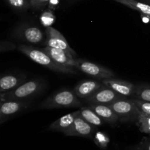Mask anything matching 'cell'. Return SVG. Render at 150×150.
<instances>
[{
  "instance_id": "obj_1",
  "label": "cell",
  "mask_w": 150,
  "mask_h": 150,
  "mask_svg": "<svg viewBox=\"0 0 150 150\" xmlns=\"http://www.w3.org/2000/svg\"><path fill=\"white\" fill-rule=\"evenodd\" d=\"M16 49L19 51L26 54L34 62L45 66L54 71L64 74H76L77 72L75 68L68 67L57 63L45 51L35 46L26 44H18L16 46Z\"/></svg>"
},
{
  "instance_id": "obj_2",
  "label": "cell",
  "mask_w": 150,
  "mask_h": 150,
  "mask_svg": "<svg viewBox=\"0 0 150 150\" xmlns=\"http://www.w3.org/2000/svg\"><path fill=\"white\" fill-rule=\"evenodd\" d=\"M46 83L42 79H32L26 81L23 84L5 93H1V101L18 100V101H29V99H32L39 95L46 88Z\"/></svg>"
},
{
  "instance_id": "obj_3",
  "label": "cell",
  "mask_w": 150,
  "mask_h": 150,
  "mask_svg": "<svg viewBox=\"0 0 150 150\" xmlns=\"http://www.w3.org/2000/svg\"><path fill=\"white\" fill-rule=\"evenodd\" d=\"M81 105L80 99L73 90L62 89L51 94L40 104L39 108L50 110L64 107H77Z\"/></svg>"
},
{
  "instance_id": "obj_4",
  "label": "cell",
  "mask_w": 150,
  "mask_h": 150,
  "mask_svg": "<svg viewBox=\"0 0 150 150\" xmlns=\"http://www.w3.org/2000/svg\"><path fill=\"white\" fill-rule=\"evenodd\" d=\"M119 117L122 122L137 121L139 117V109L135 104L133 99L124 97L108 104Z\"/></svg>"
},
{
  "instance_id": "obj_5",
  "label": "cell",
  "mask_w": 150,
  "mask_h": 150,
  "mask_svg": "<svg viewBox=\"0 0 150 150\" xmlns=\"http://www.w3.org/2000/svg\"><path fill=\"white\" fill-rule=\"evenodd\" d=\"M13 38L31 44H40L44 40L42 31L37 26L29 24L18 25L12 33Z\"/></svg>"
},
{
  "instance_id": "obj_6",
  "label": "cell",
  "mask_w": 150,
  "mask_h": 150,
  "mask_svg": "<svg viewBox=\"0 0 150 150\" xmlns=\"http://www.w3.org/2000/svg\"><path fill=\"white\" fill-rule=\"evenodd\" d=\"M45 34H46L47 38L45 41L46 46L63 50L69 53L73 57H76L77 56L76 52L70 47L66 38L62 35L59 31L52 26H49L45 29Z\"/></svg>"
},
{
  "instance_id": "obj_7",
  "label": "cell",
  "mask_w": 150,
  "mask_h": 150,
  "mask_svg": "<svg viewBox=\"0 0 150 150\" xmlns=\"http://www.w3.org/2000/svg\"><path fill=\"white\" fill-rule=\"evenodd\" d=\"M76 69L89 76H94L98 79H108V78H113L115 76L114 72L107 68L103 67L97 63L86 61L81 59H78Z\"/></svg>"
},
{
  "instance_id": "obj_8",
  "label": "cell",
  "mask_w": 150,
  "mask_h": 150,
  "mask_svg": "<svg viewBox=\"0 0 150 150\" xmlns=\"http://www.w3.org/2000/svg\"><path fill=\"white\" fill-rule=\"evenodd\" d=\"M29 106V101H18V100H12V101H1L0 107V124H3L16 116L21 112L26 110Z\"/></svg>"
},
{
  "instance_id": "obj_9",
  "label": "cell",
  "mask_w": 150,
  "mask_h": 150,
  "mask_svg": "<svg viewBox=\"0 0 150 150\" xmlns=\"http://www.w3.org/2000/svg\"><path fill=\"white\" fill-rule=\"evenodd\" d=\"M124 96L118 94L114 90L104 85L99 90L96 91L93 95L86 99V101L88 104H98L108 105L114 102L117 100L124 98Z\"/></svg>"
},
{
  "instance_id": "obj_10",
  "label": "cell",
  "mask_w": 150,
  "mask_h": 150,
  "mask_svg": "<svg viewBox=\"0 0 150 150\" xmlns=\"http://www.w3.org/2000/svg\"><path fill=\"white\" fill-rule=\"evenodd\" d=\"M95 127V126L86 121L79 113L75 119L72 127L64 134L67 136H81L90 138L93 135Z\"/></svg>"
},
{
  "instance_id": "obj_11",
  "label": "cell",
  "mask_w": 150,
  "mask_h": 150,
  "mask_svg": "<svg viewBox=\"0 0 150 150\" xmlns=\"http://www.w3.org/2000/svg\"><path fill=\"white\" fill-rule=\"evenodd\" d=\"M102 82L107 87L124 96H133L135 94L136 85H134L128 81L115 78H108L103 79Z\"/></svg>"
},
{
  "instance_id": "obj_12",
  "label": "cell",
  "mask_w": 150,
  "mask_h": 150,
  "mask_svg": "<svg viewBox=\"0 0 150 150\" xmlns=\"http://www.w3.org/2000/svg\"><path fill=\"white\" fill-rule=\"evenodd\" d=\"M42 50L48 54L57 63H60L63 66H68V67L76 68L77 66L78 58L73 57L69 53L63 50L49 46L44 47L42 49Z\"/></svg>"
},
{
  "instance_id": "obj_13",
  "label": "cell",
  "mask_w": 150,
  "mask_h": 150,
  "mask_svg": "<svg viewBox=\"0 0 150 150\" xmlns=\"http://www.w3.org/2000/svg\"><path fill=\"white\" fill-rule=\"evenodd\" d=\"M103 85L104 84L99 81L83 80L79 82L73 88V91L79 99H83L86 100Z\"/></svg>"
},
{
  "instance_id": "obj_14",
  "label": "cell",
  "mask_w": 150,
  "mask_h": 150,
  "mask_svg": "<svg viewBox=\"0 0 150 150\" xmlns=\"http://www.w3.org/2000/svg\"><path fill=\"white\" fill-rule=\"evenodd\" d=\"M79 113H80V110H79L62 116L61 118L51 123L48 126V129L51 131L62 132L63 133H65L72 127L75 119Z\"/></svg>"
},
{
  "instance_id": "obj_15",
  "label": "cell",
  "mask_w": 150,
  "mask_h": 150,
  "mask_svg": "<svg viewBox=\"0 0 150 150\" xmlns=\"http://www.w3.org/2000/svg\"><path fill=\"white\" fill-rule=\"evenodd\" d=\"M26 82L25 75L7 74L0 79V91L1 93L8 92L16 89Z\"/></svg>"
},
{
  "instance_id": "obj_16",
  "label": "cell",
  "mask_w": 150,
  "mask_h": 150,
  "mask_svg": "<svg viewBox=\"0 0 150 150\" xmlns=\"http://www.w3.org/2000/svg\"><path fill=\"white\" fill-rule=\"evenodd\" d=\"M89 106L105 122L111 124H116L120 121L117 115L109 106L98 104H89Z\"/></svg>"
},
{
  "instance_id": "obj_17",
  "label": "cell",
  "mask_w": 150,
  "mask_h": 150,
  "mask_svg": "<svg viewBox=\"0 0 150 150\" xmlns=\"http://www.w3.org/2000/svg\"><path fill=\"white\" fill-rule=\"evenodd\" d=\"M79 110L81 116L94 126H102L105 122L89 106L82 107Z\"/></svg>"
},
{
  "instance_id": "obj_18",
  "label": "cell",
  "mask_w": 150,
  "mask_h": 150,
  "mask_svg": "<svg viewBox=\"0 0 150 150\" xmlns=\"http://www.w3.org/2000/svg\"><path fill=\"white\" fill-rule=\"evenodd\" d=\"M117 2L121 3L133 10L140 12L143 16H147L150 17V4L146 3L141 2L136 0H114Z\"/></svg>"
},
{
  "instance_id": "obj_19",
  "label": "cell",
  "mask_w": 150,
  "mask_h": 150,
  "mask_svg": "<svg viewBox=\"0 0 150 150\" xmlns=\"http://www.w3.org/2000/svg\"><path fill=\"white\" fill-rule=\"evenodd\" d=\"M133 99H137L150 102V85H136Z\"/></svg>"
},
{
  "instance_id": "obj_20",
  "label": "cell",
  "mask_w": 150,
  "mask_h": 150,
  "mask_svg": "<svg viewBox=\"0 0 150 150\" xmlns=\"http://www.w3.org/2000/svg\"><path fill=\"white\" fill-rule=\"evenodd\" d=\"M137 124L142 132L150 134V116H146L139 110Z\"/></svg>"
},
{
  "instance_id": "obj_21",
  "label": "cell",
  "mask_w": 150,
  "mask_h": 150,
  "mask_svg": "<svg viewBox=\"0 0 150 150\" xmlns=\"http://www.w3.org/2000/svg\"><path fill=\"white\" fill-rule=\"evenodd\" d=\"M40 20L42 26L47 28L51 26L54 23L56 20V16L52 10H47L42 12V14L40 15Z\"/></svg>"
},
{
  "instance_id": "obj_22",
  "label": "cell",
  "mask_w": 150,
  "mask_h": 150,
  "mask_svg": "<svg viewBox=\"0 0 150 150\" xmlns=\"http://www.w3.org/2000/svg\"><path fill=\"white\" fill-rule=\"evenodd\" d=\"M7 4L16 10L25 11L29 8H31L29 0H6Z\"/></svg>"
},
{
  "instance_id": "obj_23",
  "label": "cell",
  "mask_w": 150,
  "mask_h": 150,
  "mask_svg": "<svg viewBox=\"0 0 150 150\" xmlns=\"http://www.w3.org/2000/svg\"><path fill=\"white\" fill-rule=\"evenodd\" d=\"M133 99V98H132ZM135 104L137 106L138 109L146 116H150V102L149 101H143V100L133 99Z\"/></svg>"
},
{
  "instance_id": "obj_24",
  "label": "cell",
  "mask_w": 150,
  "mask_h": 150,
  "mask_svg": "<svg viewBox=\"0 0 150 150\" xmlns=\"http://www.w3.org/2000/svg\"><path fill=\"white\" fill-rule=\"evenodd\" d=\"M50 0H29L31 8L35 10H40L43 9L48 4Z\"/></svg>"
},
{
  "instance_id": "obj_25",
  "label": "cell",
  "mask_w": 150,
  "mask_h": 150,
  "mask_svg": "<svg viewBox=\"0 0 150 150\" xmlns=\"http://www.w3.org/2000/svg\"><path fill=\"white\" fill-rule=\"evenodd\" d=\"M144 1H147V3H146V4H150V0H144Z\"/></svg>"
},
{
  "instance_id": "obj_26",
  "label": "cell",
  "mask_w": 150,
  "mask_h": 150,
  "mask_svg": "<svg viewBox=\"0 0 150 150\" xmlns=\"http://www.w3.org/2000/svg\"><path fill=\"white\" fill-rule=\"evenodd\" d=\"M148 150H150V144L149 145V146H148Z\"/></svg>"
}]
</instances>
